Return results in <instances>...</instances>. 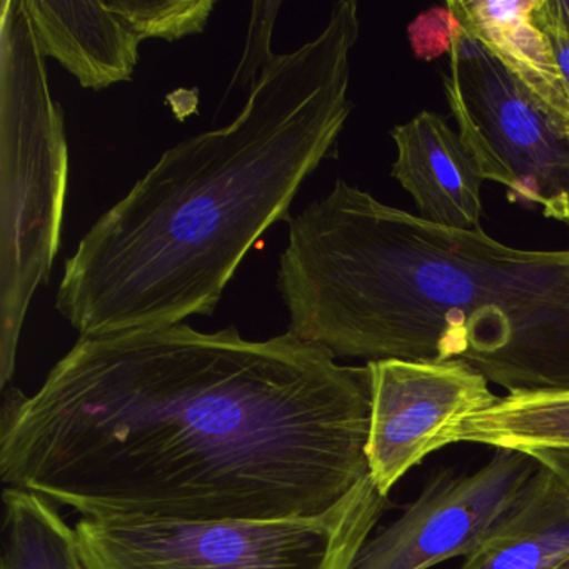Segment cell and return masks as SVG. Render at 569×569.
<instances>
[{
    "instance_id": "6da1fadb",
    "label": "cell",
    "mask_w": 569,
    "mask_h": 569,
    "mask_svg": "<svg viewBox=\"0 0 569 569\" xmlns=\"http://www.w3.org/2000/svg\"><path fill=\"white\" fill-rule=\"evenodd\" d=\"M368 368L286 332L191 326L81 338L6 391L0 478L82 518L318 516L369 478Z\"/></svg>"
},
{
    "instance_id": "7a4b0ae2",
    "label": "cell",
    "mask_w": 569,
    "mask_h": 569,
    "mask_svg": "<svg viewBox=\"0 0 569 569\" xmlns=\"http://www.w3.org/2000/svg\"><path fill=\"white\" fill-rule=\"evenodd\" d=\"M359 6L336 2L318 38L274 54L224 128L179 142L89 229L56 309L81 335L214 315L226 286L302 182L332 156L352 111Z\"/></svg>"
},
{
    "instance_id": "3957f363",
    "label": "cell",
    "mask_w": 569,
    "mask_h": 569,
    "mask_svg": "<svg viewBox=\"0 0 569 569\" xmlns=\"http://www.w3.org/2000/svg\"><path fill=\"white\" fill-rule=\"evenodd\" d=\"M278 289L336 358L459 361L508 395L569 392V249L511 248L338 179L289 222Z\"/></svg>"
},
{
    "instance_id": "277c9868",
    "label": "cell",
    "mask_w": 569,
    "mask_h": 569,
    "mask_svg": "<svg viewBox=\"0 0 569 569\" xmlns=\"http://www.w3.org/2000/svg\"><path fill=\"white\" fill-rule=\"evenodd\" d=\"M0 28V386L16 372L29 305L61 242L69 152L64 112L26 0H4Z\"/></svg>"
},
{
    "instance_id": "5b68a950",
    "label": "cell",
    "mask_w": 569,
    "mask_h": 569,
    "mask_svg": "<svg viewBox=\"0 0 569 569\" xmlns=\"http://www.w3.org/2000/svg\"><path fill=\"white\" fill-rule=\"evenodd\" d=\"M366 478L318 516L261 521L82 518L86 569H352L388 508Z\"/></svg>"
},
{
    "instance_id": "8992f818",
    "label": "cell",
    "mask_w": 569,
    "mask_h": 569,
    "mask_svg": "<svg viewBox=\"0 0 569 569\" xmlns=\"http://www.w3.org/2000/svg\"><path fill=\"white\" fill-rule=\"evenodd\" d=\"M442 89L466 151L508 199L569 224V139L459 26Z\"/></svg>"
},
{
    "instance_id": "52a82bcc",
    "label": "cell",
    "mask_w": 569,
    "mask_h": 569,
    "mask_svg": "<svg viewBox=\"0 0 569 569\" xmlns=\"http://www.w3.org/2000/svg\"><path fill=\"white\" fill-rule=\"evenodd\" d=\"M369 372V478L388 498L429 455L455 445L468 416L498 402L489 381L468 362L379 359Z\"/></svg>"
},
{
    "instance_id": "ba28073f",
    "label": "cell",
    "mask_w": 569,
    "mask_h": 569,
    "mask_svg": "<svg viewBox=\"0 0 569 569\" xmlns=\"http://www.w3.org/2000/svg\"><path fill=\"white\" fill-rule=\"evenodd\" d=\"M538 469L528 452L496 449L471 475L439 472L395 522L368 539L352 569H429L468 558L521 501Z\"/></svg>"
},
{
    "instance_id": "9c48e42d",
    "label": "cell",
    "mask_w": 569,
    "mask_h": 569,
    "mask_svg": "<svg viewBox=\"0 0 569 569\" xmlns=\"http://www.w3.org/2000/svg\"><path fill=\"white\" fill-rule=\"evenodd\" d=\"M391 139V176L411 196L419 218L446 228H481L485 179L445 116L418 112L396 126Z\"/></svg>"
},
{
    "instance_id": "30bf717a",
    "label": "cell",
    "mask_w": 569,
    "mask_h": 569,
    "mask_svg": "<svg viewBox=\"0 0 569 569\" xmlns=\"http://www.w3.org/2000/svg\"><path fill=\"white\" fill-rule=\"evenodd\" d=\"M446 8L569 139V86L551 39L532 19L536 0H448Z\"/></svg>"
},
{
    "instance_id": "8fae6325",
    "label": "cell",
    "mask_w": 569,
    "mask_h": 569,
    "mask_svg": "<svg viewBox=\"0 0 569 569\" xmlns=\"http://www.w3.org/2000/svg\"><path fill=\"white\" fill-rule=\"evenodd\" d=\"M39 46L86 89L131 81L142 39L112 2L26 0Z\"/></svg>"
},
{
    "instance_id": "7c38bea8",
    "label": "cell",
    "mask_w": 569,
    "mask_h": 569,
    "mask_svg": "<svg viewBox=\"0 0 569 569\" xmlns=\"http://www.w3.org/2000/svg\"><path fill=\"white\" fill-rule=\"evenodd\" d=\"M569 558V482L539 465L521 501L461 569H556Z\"/></svg>"
},
{
    "instance_id": "4fadbf2b",
    "label": "cell",
    "mask_w": 569,
    "mask_h": 569,
    "mask_svg": "<svg viewBox=\"0 0 569 569\" xmlns=\"http://www.w3.org/2000/svg\"><path fill=\"white\" fill-rule=\"evenodd\" d=\"M455 442L532 452L569 449V392L506 395L456 429Z\"/></svg>"
},
{
    "instance_id": "5bb4252c",
    "label": "cell",
    "mask_w": 569,
    "mask_h": 569,
    "mask_svg": "<svg viewBox=\"0 0 569 569\" xmlns=\"http://www.w3.org/2000/svg\"><path fill=\"white\" fill-rule=\"evenodd\" d=\"M0 569H86L76 528L46 496L6 488Z\"/></svg>"
},
{
    "instance_id": "9a60e30c",
    "label": "cell",
    "mask_w": 569,
    "mask_h": 569,
    "mask_svg": "<svg viewBox=\"0 0 569 569\" xmlns=\"http://www.w3.org/2000/svg\"><path fill=\"white\" fill-rule=\"evenodd\" d=\"M114 4L142 41L168 42L201 34L216 8L212 0H114Z\"/></svg>"
},
{
    "instance_id": "2e32d148",
    "label": "cell",
    "mask_w": 569,
    "mask_h": 569,
    "mask_svg": "<svg viewBox=\"0 0 569 569\" xmlns=\"http://www.w3.org/2000/svg\"><path fill=\"white\" fill-rule=\"evenodd\" d=\"M279 11H281L279 2H256V4H252L244 54H242L241 62H239L238 69L232 76L231 86L226 91L224 101L236 89H251L261 76L262 69L274 58V52L271 51V38Z\"/></svg>"
},
{
    "instance_id": "e0dca14e",
    "label": "cell",
    "mask_w": 569,
    "mask_h": 569,
    "mask_svg": "<svg viewBox=\"0 0 569 569\" xmlns=\"http://www.w3.org/2000/svg\"><path fill=\"white\" fill-rule=\"evenodd\" d=\"M458 31V19L446 8V4L442 8L422 12L408 29L416 58L425 61L449 54L452 39Z\"/></svg>"
},
{
    "instance_id": "ac0fdd59",
    "label": "cell",
    "mask_w": 569,
    "mask_h": 569,
    "mask_svg": "<svg viewBox=\"0 0 569 569\" xmlns=\"http://www.w3.org/2000/svg\"><path fill=\"white\" fill-rule=\"evenodd\" d=\"M532 19L536 24L542 29L551 39L552 48H555L556 59H558L559 68L569 86V32L565 31L548 11L542 8L541 0H536V8L532 11Z\"/></svg>"
},
{
    "instance_id": "d6986e66",
    "label": "cell",
    "mask_w": 569,
    "mask_h": 569,
    "mask_svg": "<svg viewBox=\"0 0 569 569\" xmlns=\"http://www.w3.org/2000/svg\"><path fill=\"white\" fill-rule=\"evenodd\" d=\"M528 455L569 482V449H539Z\"/></svg>"
},
{
    "instance_id": "ffe728a7",
    "label": "cell",
    "mask_w": 569,
    "mask_h": 569,
    "mask_svg": "<svg viewBox=\"0 0 569 569\" xmlns=\"http://www.w3.org/2000/svg\"><path fill=\"white\" fill-rule=\"evenodd\" d=\"M541 2L551 18L569 32V0H541Z\"/></svg>"
},
{
    "instance_id": "44dd1931",
    "label": "cell",
    "mask_w": 569,
    "mask_h": 569,
    "mask_svg": "<svg viewBox=\"0 0 569 569\" xmlns=\"http://www.w3.org/2000/svg\"><path fill=\"white\" fill-rule=\"evenodd\" d=\"M556 569H569V558L565 559V561H562Z\"/></svg>"
}]
</instances>
